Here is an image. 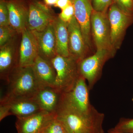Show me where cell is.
<instances>
[{
    "instance_id": "ba28073f",
    "label": "cell",
    "mask_w": 133,
    "mask_h": 133,
    "mask_svg": "<svg viewBox=\"0 0 133 133\" xmlns=\"http://www.w3.org/2000/svg\"><path fill=\"white\" fill-rule=\"evenodd\" d=\"M29 13L27 28L31 31H42L57 17L49 6L39 0H27Z\"/></svg>"
},
{
    "instance_id": "277c9868",
    "label": "cell",
    "mask_w": 133,
    "mask_h": 133,
    "mask_svg": "<svg viewBox=\"0 0 133 133\" xmlns=\"http://www.w3.org/2000/svg\"><path fill=\"white\" fill-rule=\"evenodd\" d=\"M89 91L86 80L80 75L71 89L62 93L60 102L79 113L90 114L95 108L90 102Z\"/></svg>"
},
{
    "instance_id": "f546056e",
    "label": "cell",
    "mask_w": 133,
    "mask_h": 133,
    "mask_svg": "<svg viewBox=\"0 0 133 133\" xmlns=\"http://www.w3.org/2000/svg\"><path fill=\"white\" fill-rule=\"evenodd\" d=\"M108 133H127L122 132H119V131L115 130L113 128L110 129L108 131Z\"/></svg>"
},
{
    "instance_id": "7402d4cb",
    "label": "cell",
    "mask_w": 133,
    "mask_h": 133,
    "mask_svg": "<svg viewBox=\"0 0 133 133\" xmlns=\"http://www.w3.org/2000/svg\"><path fill=\"white\" fill-rule=\"evenodd\" d=\"M9 25V14L7 1L0 0V26Z\"/></svg>"
},
{
    "instance_id": "52a82bcc",
    "label": "cell",
    "mask_w": 133,
    "mask_h": 133,
    "mask_svg": "<svg viewBox=\"0 0 133 133\" xmlns=\"http://www.w3.org/2000/svg\"><path fill=\"white\" fill-rule=\"evenodd\" d=\"M92 38L96 50L105 49L114 55L111 42V30L107 13L97 12L93 10L91 19Z\"/></svg>"
},
{
    "instance_id": "9c48e42d",
    "label": "cell",
    "mask_w": 133,
    "mask_h": 133,
    "mask_svg": "<svg viewBox=\"0 0 133 133\" xmlns=\"http://www.w3.org/2000/svg\"><path fill=\"white\" fill-rule=\"evenodd\" d=\"M56 118V113L41 111L32 115L17 118L16 122L17 133H43Z\"/></svg>"
},
{
    "instance_id": "4316f807",
    "label": "cell",
    "mask_w": 133,
    "mask_h": 133,
    "mask_svg": "<svg viewBox=\"0 0 133 133\" xmlns=\"http://www.w3.org/2000/svg\"><path fill=\"white\" fill-rule=\"evenodd\" d=\"M9 115H11L9 105L5 102H0V121Z\"/></svg>"
},
{
    "instance_id": "5b68a950",
    "label": "cell",
    "mask_w": 133,
    "mask_h": 133,
    "mask_svg": "<svg viewBox=\"0 0 133 133\" xmlns=\"http://www.w3.org/2000/svg\"><path fill=\"white\" fill-rule=\"evenodd\" d=\"M115 56L107 50H97L93 55L78 62L79 74L88 82L90 90L93 88L101 77L103 67L106 62Z\"/></svg>"
},
{
    "instance_id": "83f0119b",
    "label": "cell",
    "mask_w": 133,
    "mask_h": 133,
    "mask_svg": "<svg viewBox=\"0 0 133 133\" xmlns=\"http://www.w3.org/2000/svg\"><path fill=\"white\" fill-rule=\"evenodd\" d=\"M73 4L72 0H58L55 6L63 10L69 5Z\"/></svg>"
},
{
    "instance_id": "7c38bea8",
    "label": "cell",
    "mask_w": 133,
    "mask_h": 133,
    "mask_svg": "<svg viewBox=\"0 0 133 133\" xmlns=\"http://www.w3.org/2000/svg\"><path fill=\"white\" fill-rule=\"evenodd\" d=\"M19 46V66H32L38 55V44L35 36L26 28L22 32Z\"/></svg>"
},
{
    "instance_id": "4dcf8cb0",
    "label": "cell",
    "mask_w": 133,
    "mask_h": 133,
    "mask_svg": "<svg viewBox=\"0 0 133 133\" xmlns=\"http://www.w3.org/2000/svg\"><path fill=\"white\" fill-rule=\"evenodd\" d=\"M132 101L133 102V95L132 98Z\"/></svg>"
},
{
    "instance_id": "44dd1931",
    "label": "cell",
    "mask_w": 133,
    "mask_h": 133,
    "mask_svg": "<svg viewBox=\"0 0 133 133\" xmlns=\"http://www.w3.org/2000/svg\"><path fill=\"white\" fill-rule=\"evenodd\" d=\"M113 128L119 132L133 133V118H121Z\"/></svg>"
},
{
    "instance_id": "30bf717a",
    "label": "cell",
    "mask_w": 133,
    "mask_h": 133,
    "mask_svg": "<svg viewBox=\"0 0 133 133\" xmlns=\"http://www.w3.org/2000/svg\"><path fill=\"white\" fill-rule=\"evenodd\" d=\"M69 56L78 62L87 57L90 52L85 42L83 33L75 16L68 24Z\"/></svg>"
},
{
    "instance_id": "ac0fdd59",
    "label": "cell",
    "mask_w": 133,
    "mask_h": 133,
    "mask_svg": "<svg viewBox=\"0 0 133 133\" xmlns=\"http://www.w3.org/2000/svg\"><path fill=\"white\" fill-rule=\"evenodd\" d=\"M0 102L6 103L9 106L11 115H14L17 118L27 117L42 111L33 98L13 99L2 98Z\"/></svg>"
},
{
    "instance_id": "5bb4252c",
    "label": "cell",
    "mask_w": 133,
    "mask_h": 133,
    "mask_svg": "<svg viewBox=\"0 0 133 133\" xmlns=\"http://www.w3.org/2000/svg\"><path fill=\"white\" fill-rule=\"evenodd\" d=\"M9 11L10 25L18 34L22 33L27 28L29 13L28 1H7Z\"/></svg>"
},
{
    "instance_id": "4fadbf2b",
    "label": "cell",
    "mask_w": 133,
    "mask_h": 133,
    "mask_svg": "<svg viewBox=\"0 0 133 133\" xmlns=\"http://www.w3.org/2000/svg\"><path fill=\"white\" fill-rule=\"evenodd\" d=\"M35 36L38 56L49 61L57 55L54 22L42 31H31Z\"/></svg>"
},
{
    "instance_id": "8fae6325",
    "label": "cell",
    "mask_w": 133,
    "mask_h": 133,
    "mask_svg": "<svg viewBox=\"0 0 133 133\" xmlns=\"http://www.w3.org/2000/svg\"><path fill=\"white\" fill-rule=\"evenodd\" d=\"M75 16L83 33L85 42L90 52L92 49L91 19L93 8L91 0H72Z\"/></svg>"
},
{
    "instance_id": "8992f818",
    "label": "cell",
    "mask_w": 133,
    "mask_h": 133,
    "mask_svg": "<svg viewBox=\"0 0 133 133\" xmlns=\"http://www.w3.org/2000/svg\"><path fill=\"white\" fill-rule=\"evenodd\" d=\"M107 15L112 45L116 52L121 47L127 29L133 23V16L124 13L113 2L108 10Z\"/></svg>"
},
{
    "instance_id": "3957f363",
    "label": "cell",
    "mask_w": 133,
    "mask_h": 133,
    "mask_svg": "<svg viewBox=\"0 0 133 133\" xmlns=\"http://www.w3.org/2000/svg\"><path fill=\"white\" fill-rule=\"evenodd\" d=\"M56 72L55 88L62 93L70 90L80 76L78 62L71 57L57 55L51 60Z\"/></svg>"
},
{
    "instance_id": "ffe728a7",
    "label": "cell",
    "mask_w": 133,
    "mask_h": 133,
    "mask_svg": "<svg viewBox=\"0 0 133 133\" xmlns=\"http://www.w3.org/2000/svg\"><path fill=\"white\" fill-rule=\"evenodd\" d=\"M17 34V32L10 25L0 26V47L11 41Z\"/></svg>"
},
{
    "instance_id": "f1b7e54d",
    "label": "cell",
    "mask_w": 133,
    "mask_h": 133,
    "mask_svg": "<svg viewBox=\"0 0 133 133\" xmlns=\"http://www.w3.org/2000/svg\"><path fill=\"white\" fill-rule=\"evenodd\" d=\"M58 1V0H44V2L48 6H55Z\"/></svg>"
},
{
    "instance_id": "7a4b0ae2",
    "label": "cell",
    "mask_w": 133,
    "mask_h": 133,
    "mask_svg": "<svg viewBox=\"0 0 133 133\" xmlns=\"http://www.w3.org/2000/svg\"><path fill=\"white\" fill-rule=\"evenodd\" d=\"M8 91L3 98H32L42 89L32 66H17L9 76Z\"/></svg>"
},
{
    "instance_id": "6da1fadb",
    "label": "cell",
    "mask_w": 133,
    "mask_h": 133,
    "mask_svg": "<svg viewBox=\"0 0 133 133\" xmlns=\"http://www.w3.org/2000/svg\"><path fill=\"white\" fill-rule=\"evenodd\" d=\"M56 113L68 133H105L104 114L96 108L90 114H82L60 102Z\"/></svg>"
},
{
    "instance_id": "d4e9b609",
    "label": "cell",
    "mask_w": 133,
    "mask_h": 133,
    "mask_svg": "<svg viewBox=\"0 0 133 133\" xmlns=\"http://www.w3.org/2000/svg\"><path fill=\"white\" fill-rule=\"evenodd\" d=\"M113 2L124 13L133 16V0H113Z\"/></svg>"
},
{
    "instance_id": "484cf974",
    "label": "cell",
    "mask_w": 133,
    "mask_h": 133,
    "mask_svg": "<svg viewBox=\"0 0 133 133\" xmlns=\"http://www.w3.org/2000/svg\"><path fill=\"white\" fill-rule=\"evenodd\" d=\"M74 15L75 9L74 5L72 4L62 10L58 16L63 21L68 23L70 21Z\"/></svg>"
},
{
    "instance_id": "9a60e30c",
    "label": "cell",
    "mask_w": 133,
    "mask_h": 133,
    "mask_svg": "<svg viewBox=\"0 0 133 133\" xmlns=\"http://www.w3.org/2000/svg\"><path fill=\"white\" fill-rule=\"evenodd\" d=\"M15 37L1 47L0 73L1 78L7 82L9 76L13 69L18 66L19 58L16 55Z\"/></svg>"
},
{
    "instance_id": "cb8c5ba5",
    "label": "cell",
    "mask_w": 133,
    "mask_h": 133,
    "mask_svg": "<svg viewBox=\"0 0 133 133\" xmlns=\"http://www.w3.org/2000/svg\"><path fill=\"white\" fill-rule=\"evenodd\" d=\"M43 133H68L62 123L56 118L52 121Z\"/></svg>"
},
{
    "instance_id": "d6986e66",
    "label": "cell",
    "mask_w": 133,
    "mask_h": 133,
    "mask_svg": "<svg viewBox=\"0 0 133 133\" xmlns=\"http://www.w3.org/2000/svg\"><path fill=\"white\" fill-rule=\"evenodd\" d=\"M68 24L62 21L58 16L54 22L57 53L63 57L69 56Z\"/></svg>"
},
{
    "instance_id": "603a6c76",
    "label": "cell",
    "mask_w": 133,
    "mask_h": 133,
    "mask_svg": "<svg viewBox=\"0 0 133 133\" xmlns=\"http://www.w3.org/2000/svg\"><path fill=\"white\" fill-rule=\"evenodd\" d=\"M93 10L97 12L107 13L113 0H91Z\"/></svg>"
},
{
    "instance_id": "2e32d148",
    "label": "cell",
    "mask_w": 133,
    "mask_h": 133,
    "mask_svg": "<svg viewBox=\"0 0 133 133\" xmlns=\"http://www.w3.org/2000/svg\"><path fill=\"white\" fill-rule=\"evenodd\" d=\"M32 66L41 88H55L56 72L51 62L38 55Z\"/></svg>"
},
{
    "instance_id": "e0dca14e",
    "label": "cell",
    "mask_w": 133,
    "mask_h": 133,
    "mask_svg": "<svg viewBox=\"0 0 133 133\" xmlns=\"http://www.w3.org/2000/svg\"><path fill=\"white\" fill-rule=\"evenodd\" d=\"M62 93L56 88H42L33 98L42 111L56 113L61 101Z\"/></svg>"
}]
</instances>
